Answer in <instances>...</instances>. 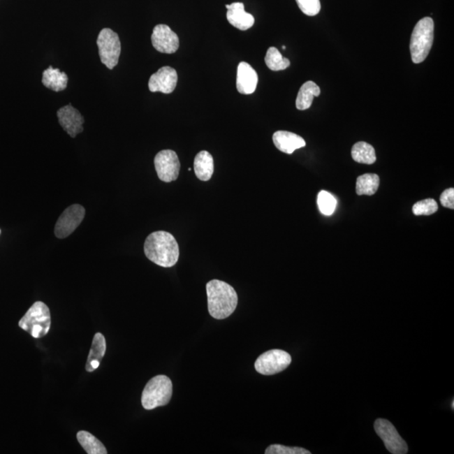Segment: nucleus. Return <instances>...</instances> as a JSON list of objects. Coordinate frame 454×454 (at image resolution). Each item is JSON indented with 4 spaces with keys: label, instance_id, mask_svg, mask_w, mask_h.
Returning a JSON list of instances; mask_svg holds the SVG:
<instances>
[{
    "label": "nucleus",
    "instance_id": "1",
    "mask_svg": "<svg viewBox=\"0 0 454 454\" xmlns=\"http://www.w3.org/2000/svg\"><path fill=\"white\" fill-rule=\"evenodd\" d=\"M144 253L156 265L171 268L179 261L180 247L172 234L159 230L147 237Z\"/></svg>",
    "mask_w": 454,
    "mask_h": 454
},
{
    "label": "nucleus",
    "instance_id": "2",
    "mask_svg": "<svg viewBox=\"0 0 454 454\" xmlns=\"http://www.w3.org/2000/svg\"><path fill=\"white\" fill-rule=\"evenodd\" d=\"M208 309L214 319L222 320L229 317L237 307L238 296L230 284L213 279L206 284Z\"/></svg>",
    "mask_w": 454,
    "mask_h": 454
},
{
    "label": "nucleus",
    "instance_id": "3",
    "mask_svg": "<svg viewBox=\"0 0 454 454\" xmlns=\"http://www.w3.org/2000/svg\"><path fill=\"white\" fill-rule=\"evenodd\" d=\"M434 39V22L431 17H425L416 23L412 32L410 50L411 59L418 64L426 60Z\"/></svg>",
    "mask_w": 454,
    "mask_h": 454
},
{
    "label": "nucleus",
    "instance_id": "4",
    "mask_svg": "<svg viewBox=\"0 0 454 454\" xmlns=\"http://www.w3.org/2000/svg\"><path fill=\"white\" fill-rule=\"evenodd\" d=\"M51 323V313L47 305L36 301L19 321V327L33 337L41 338L47 335Z\"/></svg>",
    "mask_w": 454,
    "mask_h": 454
},
{
    "label": "nucleus",
    "instance_id": "5",
    "mask_svg": "<svg viewBox=\"0 0 454 454\" xmlns=\"http://www.w3.org/2000/svg\"><path fill=\"white\" fill-rule=\"evenodd\" d=\"M173 395L171 379L165 375H158L150 379L144 388L142 404L144 409L150 411L159 407L166 406Z\"/></svg>",
    "mask_w": 454,
    "mask_h": 454
},
{
    "label": "nucleus",
    "instance_id": "6",
    "mask_svg": "<svg viewBox=\"0 0 454 454\" xmlns=\"http://www.w3.org/2000/svg\"><path fill=\"white\" fill-rule=\"evenodd\" d=\"M97 45L102 64L109 69H113L118 64L122 52L117 33L109 28L103 29L98 34Z\"/></svg>",
    "mask_w": 454,
    "mask_h": 454
},
{
    "label": "nucleus",
    "instance_id": "7",
    "mask_svg": "<svg viewBox=\"0 0 454 454\" xmlns=\"http://www.w3.org/2000/svg\"><path fill=\"white\" fill-rule=\"evenodd\" d=\"M291 361V355L286 351L272 349L260 355L255 362V369L263 375H274L286 370Z\"/></svg>",
    "mask_w": 454,
    "mask_h": 454
},
{
    "label": "nucleus",
    "instance_id": "8",
    "mask_svg": "<svg viewBox=\"0 0 454 454\" xmlns=\"http://www.w3.org/2000/svg\"><path fill=\"white\" fill-rule=\"evenodd\" d=\"M374 430L381 437L388 451L393 454H406L408 452V446L402 436L399 434L394 425L389 420L379 418L375 420Z\"/></svg>",
    "mask_w": 454,
    "mask_h": 454
},
{
    "label": "nucleus",
    "instance_id": "9",
    "mask_svg": "<svg viewBox=\"0 0 454 454\" xmlns=\"http://www.w3.org/2000/svg\"><path fill=\"white\" fill-rule=\"evenodd\" d=\"M154 165L160 180L170 183L180 175V162L175 152L163 150L156 155Z\"/></svg>",
    "mask_w": 454,
    "mask_h": 454
},
{
    "label": "nucleus",
    "instance_id": "10",
    "mask_svg": "<svg viewBox=\"0 0 454 454\" xmlns=\"http://www.w3.org/2000/svg\"><path fill=\"white\" fill-rule=\"evenodd\" d=\"M85 217V209L80 205H73L66 209L57 220L55 236L63 239L68 237L81 224Z\"/></svg>",
    "mask_w": 454,
    "mask_h": 454
},
{
    "label": "nucleus",
    "instance_id": "11",
    "mask_svg": "<svg viewBox=\"0 0 454 454\" xmlns=\"http://www.w3.org/2000/svg\"><path fill=\"white\" fill-rule=\"evenodd\" d=\"M152 43L156 51L173 54L180 47V39L167 24H158L152 35Z\"/></svg>",
    "mask_w": 454,
    "mask_h": 454
},
{
    "label": "nucleus",
    "instance_id": "12",
    "mask_svg": "<svg viewBox=\"0 0 454 454\" xmlns=\"http://www.w3.org/2000/svg\"><path fill=\"white\" fill-rule=\"evenodd\" d=\"M177 82V73L171 67L161 68L158 72L152 74L148 87L151 92L171 94L175 91Z\"/></svg>",
    "mask_w": 454,
    "mask_h": 454
},
{
    "label": "nucleus",
    "instance_id": "13",
    "mask_svg": "<svg viewBox=\"0 0 454 454\" xmlns=\"http://www.w3.org/2000/svg\"><path fill=\"white\" fill-rule=\"evenodd\" d=\"M57 118L61 127L67 133L74 138L82 131H84L85 118L80 111L74 108L71 105L61 107L57 110Z\"/></svg>",
    "mask_w": 454,
    "mask_h": 454
},
{
    "label": "nucleus",
    "instance_id": "14",
    "mask_svg": "<svg viewBox=\"0 0 454 454\" xmlns=\"http://www.w3.org/2000/svg\"><path fill=\"white\" fill-rule=\"evenodd\" d=\"M258 76L253 67L245 61L239 64L237 76V89L242 94H251L257 89Z\"/></svg>",
    "mask_w": 454,
    "mask_h": 454
},
{
    "label": "nucleus",
    "instance_id": "15",
    "mask_svg": "<svg viewBox=\"0 0 454 454\" xmlns=\"http://www.w3.org/2000/svg\"><path fill=\"white\" fill-rule=\"evenodd\" d=\"M226 7V18L232 26L241 31H247L253 27L255 19L253 15L247 13L242 3H233Z\"/></svg>",
    "mask_w": 454,
    "mask_h": 454
},
{
    "label": "nucleus",
    "instance_id": "16",
    "mask_svg": "<svg viewBox=\"0 0 454 454\" xmlns=\"http://www.w3.org/2000/svg\"><path fill=\"white\" fill-rule=\"evenodd\" d=\"M272 142L279 151L287 154H292L295 150L305 147V140L301 136L286 131H276L272 136Z\"/></svg>",
    "mask_w": 454,
    "mask_h": 454
},
{
    "label": "nucleus",
    "instance_id": "17",
    "mask_svg": "<svg viewBox=\"0 0 454 454\" xmlns=\"http://www.w3.org/2000/svg\"><path fill=\"white\" fill-rule=\"evenodd\" d=\"M106 352V341L104 335L96 333L94 336L92 346L89 351L88 360H87L86 370L94 372L101 365L103 358Z\"/></svg>",
    "mask_w": 454,
    "mask_h": 454
},
{
    "label": "nucleus",
    "instance_id": "18",
    "mask_svg": "<svg viewBox=\"0 0 454 454\" xmlns=\"http://www.w3.org/2000/svg\"><path fill=\"white\" fill-rule=\"evenodd\" d=\"M196 175L201 181H209L214 173V159L207 151L198 154L193 162Z\"/></svg>",
    "mask_w": 454,
    "mask_h": 454
},
{
    "label": "nucleus",
    "instance_id": "19",
    "mask_svg": "<svg viewBox=\"0 0 454 454\" xmlns=\"http://www.w3.org/2000/svg\"><path fill=\"white\" fill-rule=\"evenodd\" d=\"M68 82L67 74L61 72L59 69H54L50 66L47 69L44 70L43 84L47 88L55 92H60L67 88Z\"/></svg>",
    "mask_w": 454,
    "mask_h": 454
},
{
    "label": "nucleus",
    "instance_id": "20",
    "mask_svg": "<svg viewBox=\"0 0 454 454\" xmlns=\"http://www.w3.org/2000/svg\"><path fill=\"white\" fill-rule=\"evenodd\" d=\"M321 94L320 87L316 82L308 81L301 86L298 96L296 98V108L300 110H305L312 106L314 97L319 96Z\"/></svg>",
    "mask_w": 454,
    "mask_h": 454
},
{
    "label": "nucleus",
    "instance_id": "21",
    "mask_svg": "<svg viewBox=\"0 0 454 454\" xmlns=\"http://www.w3.org/2000/svg\"><path fill=\"white\" fill-rule=\"evenodd\" d=\"M379 186V177L375 173H366L358 177L356 193L358 196H373Z\"/></svg>",
    "mask_w": 454,
    "mask_h": 454
},
{
    "label": "nucleus",
    "instance_id": "22",
    "mask_svg": "<svg viewBox=\"0 0 454 454\" xmlns=\"http://www.w3.org/2000/svg\"><path fill=\"white\" fill-rule=\"evenodd\" d=\"M352 158L355 162L359 163L370 165L376 162L374 148L365 142L355 144L352 149Z\"/></svg>",
    "mask_w": 454,
    "mask_h": 454
},
{
    "label": "nucleus",
    "instance_id": "23",
    "mask_svg": "<svg viewBox=\"0 0 454 454\" xmlns=\"http://www.w3.org/2000/svg\"><path fill=\"white\" fill-rule=\"evenodd\" d=\"M77 439L82 448L89 454H106V448L101 441L91 433L85 431L78 432Z\"/></svg>",
    "mask_w": 454,
    "mask_h": 454
},
{
    "label": "nucleus",
    "instance_id": "24",
    "mask_svg": "<svg viewBox=\"0 0 454 454\" xmlns=\"http://www.w3.org/2000/svg\"><path fill=\"white\" fill-rule=\"evenodd\" d=\"M267 67L272 71H281L290 67L291 61L281 55L277 48L270 47L265 57Z\"/></svg>",
    "mask_w": 454,
    "mask_h": 454
},
{
    "label": "nucleus",
    "instance_id": "25",
    "mask_svg": "<svg viewBox=\"0 0 454 454\" xmlns=\"http://www.w3.org/2000/svg\"><path fill=\"white\" fill-rule=\"evenodd\" d=\"M337 204L336 198L332 193L325 191L318 193V207H319L320 212L325 214V216H332L334 212H335Z\"/></svg>",
    "mask_w": 454,
    "mask_h": 454
},
{
    "label": "nucleus",
    "instance_id": "26",
    "mask_svg": "<svg viewBox=\"0 0 454 454\" xmlns=\"http://www.w3.org/2000/svg\"><path fill=\"white\" fill-rule=\"evenodd\" d=\"M439 210V205L436 200L427 199L418 202L412 207V212L415 216H431Z\"/></svg>",
    "mask_w": 454,
    "mask_h": 454
},
{
    "label": "nucleus",
    "instance_id": "27",
    "mask_svg": "<svg viewBox=\"0 0 454 454\" xmlns=\"http://www.w3.org/2000/svg\"><path fill=\"white\" fill-rule=\"evenodd\" d=\"M266 454H311L308 450L302 448H291L280 444L270 445L266 449Z\"/></svg>",
    "mask_w": 454,
    "mask_h": 454
},
{
    "label": "nucleus",
    "instance_id": "28",
    "mask_svg": "<svg viewBox=\"0 0 454 454\" xmlns=\"http://www.w3.org/2000/svg\"><path fill=\"white\" fill-rule=\"evenodd\" d=\"M296 3L300 10L308 16H315L321 10L320 0H296Z\"/></svg>",
    "mask_w": 454,
    "mask_h": 454
},
{
    "label": "nucleus",
    "instance_id": "29",
    "mask_svg": "<svg viewBox=\"0 0 454 454\" xmlns=\"http://www.w3.org/2000/svg\"><path fill=\"white\" fill-rule=\"evenodd\" d=\"M441 205L446 208L454 209V189H448L441 193L440 197Z\"/></svg>",
    "mask_w": 454,
    "mask_h": 454
},
{
    "label": "nucleus",
    "instance_id": "30",
    "mask_svg": "<svg viewBox=\"0 0 454 454\" xmlns=\"http://www.w3.org/2000/svg\"><path fill=\"white\" fill-rule=\"evenodd\" d=\"M452 408H453V409H454V402H453H453H452Z\"/></svg>",
    "mask_w": 454,
    "mask_h": 454
},
{
    "label": "nucleus",
    "instance_id": "31",
    "mask_svg": "<svg viewBox=\"0 0 454 454\" xmlns=\"http://www.w3.org/2000/svg\"><path fill=\"white\" fill-rule=\"evenodd\" d=\"M0 233H1V230H0Z\"/></svg>",
    "mask_w": 454,
    "mask_h": 454
}]
</instances>
